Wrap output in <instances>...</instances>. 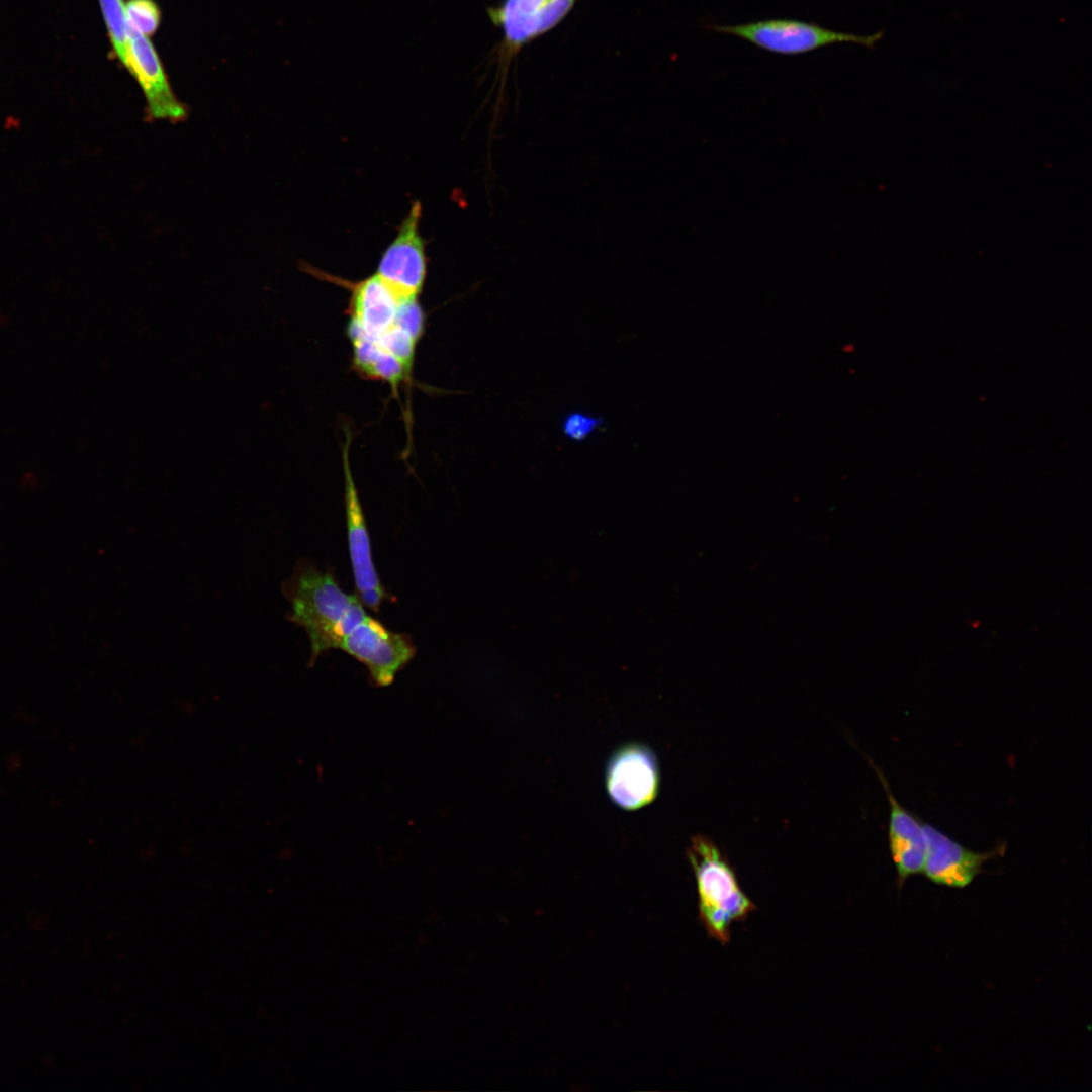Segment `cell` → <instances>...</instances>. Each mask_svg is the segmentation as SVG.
<instances>
[{"label":"cell","mask_w":1092,"mask_h":1092,"mask_svg":"<svg viewBox=\"0 0 1092 1092\" xmlns=\"http://www.w3.org/2000/svg\"><path fill=\"white\" fill-rule=\"evenodd\" d=\"M113 56L125 68L130 28L123 0H98Z\"/></svg>","instance_id":"14"},{"label":"cell","mask_w":1092,"mask_h":1092,"mask_svg":"<svg viewBox=\"0 0 1092 1092\" xmlns=\"http://www.w3.org/2000/svg\"><path fill=\"white\" fill-rule=\"evenodd\" d=\"M347 437L343 449V467L349 555L358 598L364 606L378 613L387 594L373 562L366 519L350 468L348 454L350 435Z\"/></svg>","instance_id":"8"},{"label":"cell","mask_w":1092,"mask_h":1092,"mask_svg":"<svg viewBox=\"0 0 1092 1092\" xmlns=\"http://www.w3.org/2000/svg\"><path fill=\"white\" fill-rule=\"evenodd\" d=\"M125 69L145 98V120L183 122L189 110L174 93L159 54L148 36L130 29Z\"/></svg>","instance_id":"7"},{"label":"cell","mask_w":1092,"mask_h":1092,"mask_svg":"<svg viewBox=\"0 0 1092 1092\" xmlns=\"http://www.w3.org/2000/svg\"><path fill=\"white\" fill-rule=\"evenodd\" d=\"M577 0H503L487 6L486 12L502 30V40L493 51V62L503 72L512 60L533 40L555 28L571 12Z\"/></svg>","instance_id":"4"},{"label":"cell","mask_w":1092,"mask_h":1092,"mask_svg":"<svg viewBox=\"0 0 1092 1092\" xmlns=\"http://www.w3.org/2000/svg\"><path fill=\"white\" fill-rule=\"evenodd\" d=\"M605 420L603 417L582 411L568 412L561 421L563 436L572 442L580 443L587 440L602 428Z\"/></svg>","instance_id":"16"},{"label":"cell","mask_w":1092,"mask_h":1092,"mask_svg":"<svg viewBox=\"0 0 1092 1092\" xmlns=\"http://www.w3.org/2000/svg\"><path fill=\"white\" fill-rule=\"evenodd\" d=\"M344 283L351 290L349 339L378 338L392 326L401 299L376 274Z\"/></svg>","instance_id":"12"},{"label":"cell","mask_w":1092,"mask_h":1092,"mask_svg":"<svg viewBox=\"0 0 1092 1092\" xmlns=\"http://www.w3.org/2000/svg\"><path fill=\"white\" fill-rule=\"evenodd\" d=\"M926 842L922 874L933 884L954 889L971 885L989 859L1001 856L1005 845L977 852L967 848L932 824L923 822Z\"/></svg>","instance_id":"10"},{"label":"cell","mask_w":1092,"mask_h":1092,"mask_svg":"<svg viewBox=\"0 0 1092 1092\" xmlns=\"http://www.w3.org/2000/svg\"><path fill=\"white\" fill-rule=\"evenodd\" d=\"M340 649L362 663L373 684L382 688L394 681L416 653L411 636L387 629L368 614L345 636Z\"/></svg>","instance_id":"5"},{"label":"cell","mask_w":1092,"mask_h":1092,"mask_svg":"<svg viewBox=\"0 0 1092 1092\" xmlns=\"http://www.w3.org/2000/svg\"><path fill=\"white\" fill-rule=\"evenodd\" d=\"M282 593L290 605L288 620L309 639V665L322 653L340 649L345 636L367 615L358 596L344 592L331 572L308 559L297 561Z\"/></svg>","instance_id":"1"},{"label":"cell","mask_w":1092,"mask_h":1092,"mask_svg":"<svg viewBox=\"0 0 1092 1092\" xmlns=\"http://www.w3.org/2000/svg\"><path fill=\"white\" fill-rule=\"evenodd\" d=\"M353 346V365L357 372L372 380L388 383L396 389L406 381L412 369L372 340H350Z\"/></svg>","instance_id":"13"},{"label":"cell","mask_w":1092,"mask_h":1092,"mask_svg":"<svg viewBox=\"0 0 1092 1092\" xmlns=\"http://www.w3.org/2000/svg\"><path fill=\"white\" fill-rule=\"evenodd\" d=\"M711 29L742 38L764 51L780 55L806 54L835 43H853L873 49L883 37L882 31L872 35H857L795 19L712 25Z\"/></svg>","instance_id":"3"},{"label":"cell","mask_w":1092,"mask_h":1092,"mask_svg":"<svg viewBox=\"0 0 1092 1092\" xmlns=\"http://www.w3.org/2000/svg\"><path fill=\"white\" fill-rule=\"evenodd\" d=\"M687 853L696 879L699 919L709 937L725 945L730 941L732 924L745 920L756 906L711 839L693 836Z\"/></svg>","instance_id":"2"},{"label":"cell","mask_w":1092,"mask_h":1092,"mask_svg":"<svg viewBox=\"0 0 1092 1092\" xmlns=\"http://www.w3.org/2000/svg\"><path fill=\"white\" fill-rule=\"evenodd\" d=\"M605 781L608 795L617 807L634 811L649 805L660 786L656 754L641 743L620 746L607 762Z\"/></svg>","instance_id":"6"},{"label":"cell","mask_w":1092,"mask_h":1092,"mask_svg":"<svg viewBox=\"0 0 1092 1092\" xmlns=\"http://www.w3.org/2000/svg\"><path fill=\"white\" fill-rule=\"evenodd\" d=\"M125 12L129 28L150 37L158 30L162 12L155 0H127Z\"/></svg>","instance_id":"15"},{"label":"cell","mask_w":1092,"mask_h":1092,"mask_svg":"<svg viewBox=\"0 0 1092 1092\" xmlns=\"http://www.w3.org/2000/svg\"><path fill=\"white\" fill-rule=\"evenodd\" d=\"M872 766L889 803V849L896 869L897 885L901 889L906 880L923 871L926 850L923 821L895 798L883 772L876 765Z\"/></svg>","instance_id":"11"},{"label":"cell","mask_w":1092,"mask_h":1092,"mask_svg":"<svg viewBox=\"0 0 1092 1092\" xmlns=\"http://www.w3.org/2000/svg\"><path fill=\"white\" fill-rule=\"evenodd\" d=\"M420 220L421 205L415 202L383 253L376 273L401 300L418 298L426 278L427 258Z\"/></svg>","instance_id":"9"}]
</instances>
